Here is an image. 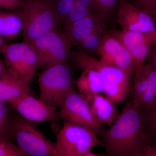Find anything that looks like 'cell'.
I'll return each mask as SVG.
<instances>
[{
    "instance_id": "6da1fadb",
    "label": "cell",
    "mask_w": 156,
    "mask_h": 156,
    "mask_svg": "<svg viewBox=\"0 0 156 156\" xmlns=\"http://www.w3.org/2000/svg\"><path fill=\"white\" fill-rule=\"evenodd\" d=\"M100 135L107 156H134L144 153L149 146L142 110L130 101Z\"/></svg>"
},
{
    "instance_id": "7a4b0ae2",
    "label": "cell",
    "mask_w": 156,
    "mask_h": 156,
    "mask_svg": "<svg viewBox=\"0 0 156 156\" xmlns=\"http://www.w3.org/2000/svg\"><path fill=\"white\" fill-rule=\"evenodd\" d=\"M10 139L14 138L23 156L58 155L55 143L47 138L33 123L20 116L9 115Z\"/></svg>"
},
{
    "instance_id": "3957f363",
    "label": "cell",
    "mask_w": 156,
    "mask_h": 156,
    "mask_svg": "<svg viewBox=\"0 0 156 156\" xmlns=\"http://www.w3.org/2000/svg\"><path fill=\"white\" fill-rule=\"evenodd\" d=\"M22 8L23 41L32 44L56 28L58 20L51 0H25Z\"/></svg>"
},
{
    "instance_id": "277c9868",
    "label": "cell",
    "mask_w": 156,
    "mask_h": 156,
    "mask_svg": "<svg viewBox=\"0 0 156 156\" xmlns=\"http://www.w3.org/2000/svg\"><path fill=\"white\" fill-rule=\"evenodd\" d=\"M40 99L50 106H59L74 89L72 73L66 62L46 68L39 76Z\"/></svg>"
},
{
    "instance_id": "5b68a950",
    "label": "cell",
    "mask_w": 156,
    "mask_h": 156,
    "mask_svg": "<svg viewBox=\"0 0 156 156\" xmlns=\"http://www.w3.org/2000/svg\"><path fill=\"white\" fill-rule=\"evenodd\" d=\"M98 146L103 144L97 134L79 125L63 122L56 135L55 147L58 156H83Z\"/></svg>"
},
{
    "instance_id": "8992f818",
    "label": "cell",
    "mask_w": 156,
    "mask_h": 156,
    "mask_svg": "<svg viewBox=\"0 0 156 156\" xmlns=\"http://www.w3.org/2000/svg\"><path fill=\"white\" fill-rule=\"evenodd\" d=\"M2 52L6 66L12 73L30 86L38 68V59L33 44L23 41L4 44Z\"/></svg>"
},
{
    "instance_id": "52a82bcc",
    "label": "cell",
    "mask_w": 156,
    "mask_h": 156,
    "mask_svg": "<svg viewBox=\"0 0 156 156\" xmlns=\"http://www.w3.org/2000/svg\"><path fill=\"white\" fill-rule=\"evenodd\" d=\"M38 59V67L46 68L66 62L71 54V42L64 32L56 28L34 41Z\"/></svg>"
},
{
    "instance_id": "ba28073f",
    "label": "cell",
    "mask_w": 156,
    "mask_h": 156,
    "mask_svg": "<svg viewBox=\"0 0 156 156\" xmlns=\"http://www.w3.org/2000/svg\"><path fill=\"white\" fill-rule=\"evenodd\" d=\"M60 117L63 122L89 128L96 134L103 132V124L92 114L89 102L74 89L59 105Z\"/></svg>"
},
{
    "instance_id": "9c48e42d",
    "label": "cell",
    "mask_w": 156,
    "mask_h": 156,
    "mask_svg": "<svg viewBox=\"0 0 156 156\" xmlns=\"http://www.w3.org/2000/svg\"><path fill=\"white\" fill-rule=\"evenodd\" d=\"M21 117L31 122H53L61 118L56 107L28 94L8 103Z\"/></svg>"
},
{
    "instance_id": "30bf717a",
    "label": "cell",
    "mask_w": 156,
    "mask_h": 156,
    "mask_svg": "<svg viewBox=\"0 0 156 156\" xmlns=\"http://www.w3.org/2000/svg\"><path fill=\"white\" fill-rule=\"evenodd\" d=\"M99 56L101 61L119 68L131 75L136 69V64L129 51L108 32L101 37Z\"/></svg>"
},
{
    "instance_id": "8fae6325",
    "label": "cell",
    "mask_w": 156,
    "mask_h": 156,
    "mask_svg": "<svg viewBox=\"0 0 156 156\" xmlns=\"http://www.w3.org/2000/svg\"><path fill=\"white\" fill-rule=\"evenodd\" d=\"M128 50L134 59L136 67L143 65L156 41V32L144 34L138 32L112 30L109 32Z\"/></svg>"
},
{
    "instance_id": "7c38bea8",
    "label": "cell",
    "mask_w": 156,
    "mask_h": 156,
    "mask_svg": "<svg viewBox=\"0 0 156 156\" xmlns=\"http://www.w3.org/2000/svg\"><path fill=\"white\" fill-rule=\"evenodd\" d=\"M117 21L124 30L144 34L156 32L152 17L127 0L120 1L118 6Z\"/></svg>"
},
{
    "instance_id": "4fadbf2b",
    "label": "cell",
    "mask_w": 156,
    "mask_h": 156,
    "mask_svg": "<svg viewBox=\"0 0 156 156\" xmlns=\"http://www.w3.org/2000/svg\"><path fill=\"white\" fill-rule=\"evenodd\" d=\"M71 58L76 67L81 70L92 69L103 75L107 81L130 87L131 75L113 66L106 64L87 55L79 49L71 53Z\"/></svg>"
},
{
    "instance_id": "5bb4252c",
    "label": "cell",
    "mask_w": 156,
    "mask_h": 156,
    "mask_svg": "<svg viewBox=\"0 0 156 156\" xmlns=\"http://www.w3.org/2000/svg\"><path fill=\"white\" fill-rule=\"evenodd\" d=\"M106 17L96 12L65 28L64 34L73 44L77 45L94 31L103 26Z\"/></svg>"
},
{
    "instance_id": "9a60e30c",
    "label": "cell",
    "mask_w": 156,
    "mask_h": 156,
    "mask_svg": "<svg viewBox=\"0 0 156 156\" xmlns=\"http://www.w3.org/2000/svg\"><path fill=\"white\" fill-rule=\"evenodd\" d=\"M86 99L89 102L92 114L102 124L112 126L120 114L115 104L101 93Z\"/></svg>"
},
{
    "instance_id": "2e32d148",
    "label": "cell",
    "mask_w": 156,
    "mask_h": 156,
    "mask_svg": "<svg viewBox=\"0 0 156 156\" xmlns=\"http://www.w3.org/2000/svg\"><path fill=\"white\" fill-rule=\"evenodd\" d=\"M28 94H32L30 86L13 74L0 76V102L8 104Z\"/></svg>"
},
{
    "instance_id": "e0dca14e",
    "label": "cell",
    "mask_w": 156,
    "mask_h": 156,
    "mask_svg": "<svg viewBox=\"0 0 156 156\" xmlns=\"http://www.w3.org/2000/svg\"><path fill=\"white\" fill-rule=\"evenodd\" d=\"M107 80L97 71L92 69L83 70L80 76L76 82L80 94L86 98L103 92Z\"/></svg>"
},
{
    "instance_id": "ac0fdd59",
    "label": "cell",
    "mask_w": 156,
    "mask_h": 156,
    "mask_svg": "<svg viewBox=\"0 0 156 156\" xmlns=\"http://www.w3.org/2000/svg\"><path fill=\"white\" fill-rule=\"evenodd\" d=\"M23 14L20 12H0V36L11 38L22 31Z\"/></svg>"
},
{
    "instance_id": "d6986e66",
    "label": "cell",
    "mask_w": 156,
    "mask_h": 156,
    "mask_svg": "<svg viewBox=\"0 0 156 156\" xmlns=\"http://www.w3.org/2000/svg\"><path fill=\"white\" fill-rule=\"evenodd\" d=\"M99 30L94 31L76 45L80 50L95 58L99 56V48L102 37L98 34Z\"/></svg>"
},
{
    "instance_id": "ffe728a7",
    "label": "cell",
    "mask_w": 156,
    "mask_h": 156,
    "mask_svg": "<svg viewBox=\"0 0 156 156\" xmlns=\"http://www.w3.org/2000/svg\"><path fill=\"white\" fill-rule=\"evenodd\" d=\"M130 87L107 81L103 93L107 98L115 104L122 102L130 93Z\"/></svg>"
},
{
    "instance_id": "44dd1931",
    "label": "cell",
    "mask_w": 156,
    "mask_h": 156,
    "mask_svg": "<svg viewBox=\"0 0 156 156\" xmlns=\"http://www.w3.org/2000/svg\"><path fill=\"white\" fill-rule=\"evenodd\" d=\"M140 108L143 113L146 132L148 136L151 135L156 139V105L146 108Z\"/></svg>"
},
{
    "instance_id": "7402d4cb",
    "label": "cell",
    "mask_w": 156,
    "mask_h": 156,
    "mask_svg": "<svg viewBox=\"0 0 156 156\" xmlns=\"http://www.w3.org/2000/svg\"><path fill=\"white\" fill-rule=\"evenodd\" d=\"M52 2L58 23L62 22L75 6V0H55Z\"/></svg>"
},
{
    "instance_id": "603a6c76",
    "label": "cell",
    "mask_w": 156,
    "mask_h": 156,
    "mask_svg": "<svg viewBox=\"0 0 156 156\" xmlns=\"http://www.w3.org/2000/svg\"><path fill=\"white\" fill-rule=\"evenodd\" d=\"M95 12H96V11L90 9L83 7L75 6L74 8L61 23L65 28H66L71 24L83 19Z\"/></svg>"
},
{
    "instance_id": "cb8c5ba5",
    "label": "cell",
    "mask_w": 156,
    "mask_h": 156,
    "mask_svg": "<svg viewBox=\"0 0 156 156\" xmlns=\"http://www.w3.org/2000/svg\"><path fill=\"white\" fill-rule=\"evenodd\" d=\"M9 106V104L0 102V136L10 139Z\"/></svg>"
},
{
    "instance_id": "d4e9b609",
    "label": "cell",
    "mask_w": 156,
    "mask_h": 156,
    "mask_svg": "<svg viewBox=\"0 0 156 156\" xmlns=\"http://www.w3.org/2000/svg\"><path fill=\"white\" fill-rule=\"evenodd\" d=\"M20 152L17 145L11 142L9 138L0 136V156H14Z\"/></svg>"
},
{
    "instance_id": "484cf974",
    "label": "cell",
    "mask_w": 156,
    "mask_h": 156,
    "mask_svg": "<svg viewBox=\"0 0 156 156\" xmlns=\"http://www.w3.org/2000/svg\"><path fill=\"white\" fill-rule=\"evenodd\" d=\"M100 13L107 17L112 13L115 9L118 7L121 0H95Z\"/></svg>"
},
{
    "instance_id": "4316f807",
    "label": "cell",
    "mask_w": 156,
    "mask_h": 156,
    "mask_svg": "<svg viewBox=\"0 0 156 156\" xmlns=\"http://www.w3.org/2000/svg\"><path fill=\"white\" fill-rule=\"evenodd\" d=\"M135 5L139 9L151 15L154 10L156 9V0H133Z\"/></svg>"
},
{
    "instance_id": "83f0119b",
    "label": "cell",
    "mask_w": 156,
    "mask_h": 156,
    "mask_svg": "<svg viewBox=\"0 0 156 156\" xmlns=\"http://www.w3.org/2000/svg\"><path fill=\"white\" fill-rule=\"evenodd\" d=\"M75 6L83 7L100 13L99 7L95 0H75Z\"/></svg>"
},
{
    "instance_id": "f1b7e54d",
    "label": "cell",
    "mask_w": 156,
    "mask_h": 156,
    "mask_svg": "<svg viewBox=\"0 0 156 156\" xmlns=\"http://www.w3.org/2000/svg\"><path fill=\"white\" fill-rule=\"evenodd\" d=\"M24 1L25 0H0L2 7L11 10L22 8Z\"/></svg>"
},
{
    "instance_id": "f546056e",
    "label": "cell",
    "mask_w": 156,
    "mask_h": 156,
    "mask_svg": "<svg viewBox=\"0 0 156 156\" xmlns=\"http://www.w3.org/2000/svg\"><path fill=\"white\" fill-rule=\"evenodd\" d=\"M147 58V64H149L156 70V41L152 46Z\"/></svg>"
},
{
    "instance_id": "4dcf8cb0",
    "label": "cell",
    "mask_w": 156,
    "mask_h": 156,
    "mask_svg": "<svg viewBox=\"0 0 156 156\" xmlns=\"http://www.w3.org/2000/svg\"><path fill=\"white\" fill-rule=\"evenodd\" d=\"M11 73L13 74L6 66L5 64L3 63L2 60H0V76Z\"/></svg>"
},
{
    "instance_id": "1f68e13d",
    "label": "cell",
    "mask_w": 156,
    "mask_h": 156,
    "mask_svg": "<svg viewBox=\"0 0 156 156\" xmlns=\"http://www.w3.org/2000/svg\"><path fill=\"white\" fill-rule=\"evenodd\" d=\"M147 152L153 155L154 156H156V144L154 146H148L145 149L144 152Z\"/></svg>"
},
{
    "instance_id": "d6a6232c",
    "label": "cell",
    "mask_w": 156,
    "mask_h": 156,
    "mask_svg": "<svg viewBox=\"0 0 156 156\" xmlns=\"http://www.w3.org/2000/svg\"><path fill=\"white\" fill-rule=\"evenodd\" d=\"M83 156H105L104 154L95 153L92 151H89L87 153L85 154Z\"/></svg>"
},
{
    "instance_id": "836d02e7",
    "label": "cell",
    "mask_w": 156,
    "mask_h": 156,
    "mask_svg": "<svg viewBox=\"0 0 156 156\" xmlns=\"http://www.w3.org/2000/svg\"><path fill=\"white\" fill-rule=\"evenodd\" d=\"M151 16L153 18L154 21H156V9L152 12Z\"/></svg>"
},
{
    "instance_id": "e575fe53",
    "label": "cell",
    "mask_w": 156,
    "mask_h": 156,
    "mask_svg": "<svg viewBox=\"0 0 156 156\" xmlns=\"http://www.w3.org/2000/svg\"><path fill=\"white\" fill-rule=\"evenodd\" d=\"M134 156H147L144 153H142V154H139L136 155H135Z\"/></svg>"
},
{
    "instance_id": "d590c367",
    "label": "cell",
    "mask_w": 156,
    "mask_h": 156,
    "mask_svg": "<svg viewBox=\"0 0 156 156\" xmlns=\"http://www.w3.org/2000/svg\"><path fill=\"white\" fill-rule=\"evenodd\" d=\"M144 153L147 156H154V155H153L151 154L148 153L147 152H144Z\"/></svg>"
},
{
    "instance_id": "8d00e7d4",
    "label": "cell",
    "mask_w": 156,
    "mask_h": 156,
    "mask_svg": "<svg viewBox=\"0 0 156 156\" xmlns=\"http://www.w3.org/2000/svg\"><path fill=\"white\" fill-rule=\"evenodd\" d=\"M14 156H23V155L22 154H21V152H20L19 153L15 155Z\"/></svg>"
},
{
    "instance_id": "74e56055",
    "label": "cell",
    "mask_w": 156,
    "mask_h": 156,
    "mask_svg": "<svg viewBox=\"0 0 156 156\" xmlns=\"http://www.w3.org/2000/svg\"><path fill=\"white\" fill-rule=\"evenodd\" d=\"M1 7H2V6H1V2H0V8H1Z\"/></svg>"
},
{
    "instance_id": "f35d334b",
    "label": "cell",
    "mask_w": 156,
    "mask_h": 156,
    "mask_svg": "<svg viewBox=\"0 0 156 156\" xmlns=\"http://www.w3.org/2000/svg\"><path fill=\"white\" fill-rule=\"evenodd\" d=\"M58 156V155H54V156Z\"/></svg>"
},
{
    "instance_id": "ab89813d",
    "label": "cell",
    "mask_w": 156,
    "mask_h": 156,
    "mask_svg": "<svg viewBox=\"0 0 156 156\" xmlns=\"http://www.w3.org/2000/svg\"><path fill=\"white\" fill-rule=\"evenodd\" d=\"M0 51H1V50H0Z\"/></svg>"
}]
</instances>
